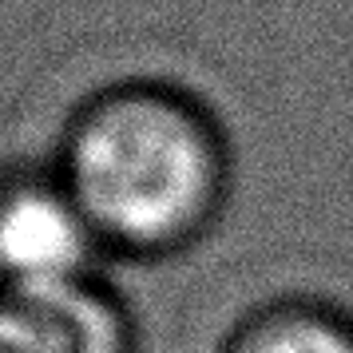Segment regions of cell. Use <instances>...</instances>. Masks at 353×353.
Instances as JSON below:
<instances>
[{"label":"cell","mask_w":353,"mask_h":353,"mask_svg":"<svg viewBox=\"0 0 353 353\" xmlns=\"http://www.w3.org/2000/svg\"><path fill=\"white\" fill-rule=\"evenodd\" d=\"M60 183L103 246L159 258L214 230L230 203L234 155L203 99L131 83L76 119Z\"/></svg>","instance_id":"1"},{"label":"cell","mask_w":353,"mask_h":353,"mask_svg":"<svg viewBox=\"0 0 353 353\" xmlns=\"http://www.w3.org/2000/svg\"><path fill=\"white\" fill-rule=\"evenodd\" d=\"M99 246L103 242L64 183H12L0 191V286L88 282Z\"/></svg>","instance_id":"2"},{"label":"cell","mask_w":353,"mask_h":353,"mask_svg":"<svg viewBox=\"0 0 353 353\" xmlns=\"http://www.w3.org/2000/svg\"><path fill=\"white\" fill-rule=\"evenodd\" d=\"M0 353H135L123 305L88 278L72 286H0Z\"/></svg>","instance_id":"3"},{"label":"cell","mask_w":353,"mask_h":353,"mask_svg":"<svg viewBox=\"0 0 353 353\" xmlns=\"http://www.w3.org/2000/svg\"><path fill=\"white\" fill-rule=\"evenodd\" d=\"M223 353H353V310L318 294H282L250 310Z\"/></svg>","instance_id":"4"}]
</instances>
